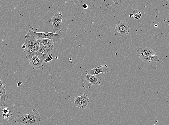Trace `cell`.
Wrapping results in <instances>:
<instances>
[{
    "label": "cell",
    "instance_id": "6da1fadb",
    "mask_svg": "<svg viewBox=\"0 0 169 125\" xmlns=\"http://www.w3.org/2000/svg\"><path fill=\"white\" fill-rule=\"evenodd\" d=\"M80 79L83 82L82 84V89L84 90L90 89V86L100 85L102 83V77L98 74L93 75L89 74L86 70L82 73Z\"/></svg>",
    "mask_w": 169,
    "mask_h": 125
},
{
    "label": "cell",
    "instance_id": "7a4b0ae2",
    "mask_svg": "<svg viewBox=\"0 0 169 125\" xmlns=\"http://www.w3.org/2000/svg\"><path fill=\"white\" fill-rule=\"evenodd\" d=\"M33 28L31 27L27 33L25 38H26L30 35L33 36L36 40L42 39H49L52 40L55 44L58 41L62 36V34H55L48 32H36L33 31Z\"/></svg>",
    "mask_w": 169,
    "mask_h": 125
},
{
    "label": "cell",
    "instance_id": "3957f363",
    "mask_svg": "<svg viewBox=\"0 0 169 125\" xmlns=\"http://www.w3.org/2000/svg\"><path fill=\"white\" fill-rule=\"evenodd\" d=\"M137 52L140 58L143 61H159V59L156 52L151 48L143 47L137 49Z\"/></svg>",
    "mask_w": 169,
    "mask_h": 125
},
{
    "label": "cell",
    "instance_id": "277c9868",
    "mask_svg": "<svg viewBox=\"0 0 169 125\" xmlns=\"http://www.w3.org/2000/svg\"><path fill=\"white\" fill-rule=\"evenodd\" d=\"M63 18L62 12H57L55 14L53 17L49 20V21L52 22L53 24V33L61 34V28L63 25Z\"/></svg>",
    "mask_w": 169,
    "mask_h": 125
},
{
    "label": "cell",
    "instance_id": "5b68a950",
    "mask_svg": "<svg viewBox=\"0 0 169 125\" xmlns=\"http://www.w3.org/2000/svg\"><path fill=\"white\" fill-rule=\"evenodd\" d=\"M130 26L127 22L121 21L117 22L114 31V34L117 36L122 37L128 35Z\"/></svg>",
    "mask_w": 169,
    "mask_h": 125
},
{
    "label": "cell",
    "instance_id": "8992f818",
    "mask_svg": "<svg viewBox=\"0 0 169 125\" xmlns=\"http://www.w3.org/2000/svg\"><path fill=\"white\" fill-rule=\"evenodd\" d=\"M25 39V44L26 45L25 48L26 58L29 60L33 55V46L35 38L33 36L30 35Z\"/></svg>",
    "mask_w": 169,
    "mask_h": 125
},
{
    "label": "cell",
    "instance_id": "52a82bcc",
    "mask_svg": "<svg viewBox=\"0 0 169 125\" xmlns=\"http://www.w3.org/2000/svg\"><path fill=\"white\" fill-rule=\"evenodd\" d=\"M28 119L30 124L34 125H40L41 121V117L38 111L33 109L28 114Z\"/></svg>",
    "mask_w": 169,
    "mask_h": 125
},
{
    "label": "cell",
    "instance_id": "ba28073f",
    "mask_svg": "<svg viewBox=\"0 0 169 125\" xmlns=\"http://www.w3.org/2000/svg\"><path fill=\"white\" fill-rule=\"evenodd\" d=\"M52 51V50L47 48L40 43V50L37 55L38 57L43 62V61L48 57L49 54H51Z\"/></svg>",
    "mask_w": 169,
    "mask_h": 125
},
{
    "label": "cell",
    "instance_id": "9c48e42d",
    "mask_svg": "<svg viewBox=\"0 0 169 125\" xmlns=\"http://www.w3.org/2000/svg\"><path fill=\"white\" fill-rule=\"evenodd\" d=\"M29 63L30 66L34 70H38L44 67L43 62L36 55H33L32 58L29 60Z\"/></svg>",
    "mask_w": 169,
    "mask_h": 125
},
{
    "label": "cell",
    "instance_id": "30bf717a",
    "mask_svg": "<svg viewBox=\"0 0 169 125\" xmlns=\"http://www.w3.org/2000/svg\"><path fill=\"white\" fill-rule=\"evenodd\" d=\"M86 71L89 74L96 75L101 73H108V66L106 65H104L100 66L98 68L94 67L93 69L88 70Z\"/></svg>",
    "mask_w": 169,
    "mask_h": 125
},
{
    "label": "cell",
    "instance_id": "8fae6325",
    "mask_svg": "<svg viewBox=\"0 0 169 125\" xmlns=\"http://www.w3.org/2000/svg\"><path fill=\"white\" fill-rule=\"evenodd\" d=\"M15 122L19 123L25 125H29L30 124L29 122L28 114L18 112L16 117L14 119Z\"/></svg>",
    "mask_w": 169,
    "mask_h": 125
},
{
    "label": "cell",
    "instance_id": "7c38bea8",
    "mask_svg": "<svg viewBox=\"0 0 169 125\" xmlns=\"http://www.w3.org/2000/svg\"><path fill=\"white\" fill-rule=\"evenodd\" d=\"M39 42L42 44L47 48L53 50L55 44L52 40L49 39H42L37 40Z\"/></svg>",
    "mask_w": 169,
    "mask_h": 125
},
{
    "label": "cell",
    "instance_id": "4fadbf2b",
    "mask_svg": "<svg viewBox=\"0 0 169 125\" xmlns=\"http://www.w3.org/2000/svg\"><path fill=\"white\" fill-rule=\"evenodd\" d=\"M40 50V43L37 40L34 39L33 46V55H37Z\"/></svg>",
    "mask_w": 169,
    "mask_h": 125
},
{
    "label": "cell",
    "instance_id": "5bb4252c",
    "mask_svg": "<svg viewBox=\"0 0 169 125\" xmlns=\"http://www.w3.org/2000/svg\"><path fill=\"white\" fill-rule=\"evenodd\" d=\"M80 98L82 100L83 108L86 109V106L88 105V103H90V101L89 98L87 94H83V95L80 96Z\"/></svg>",
    "mask_w": 169,
    "mask_h": 125
},
{
    "label": "cell",
    "instance_id": "9a60e30c",
    "mask_svg": "<svg viewBox=\"0 0 169 125\" xmlns=\"http://www.w3.org/2000/svg\"><path fill=\"white\" fill-rule=\"evenodd\" d=\"M74 102H75V106L76 107L83 108V105H82V100L80 96H78L75 98Z\"/></svg>",
    "mask_w": 169,
    "mask_h": 125
},
{
    "label": "cell",
    "instance_id": "2e32d148",
    "mask_svg": "<svg viewBox=\"0 0 169 125\" xmlns=\"http://www.w3.org/2000/svg\"><path fill=\"white\" fill-rule=\"evenodd\" d=\"M6 98V90L2 93L0 94V110H1L2 106L5 103Z\"/></svg>",
    "mask_w": 169,
    "mask_h": 125
},
{
    "label": "cell",
    "instance_id": "e0dca14e",
    "mask_svg": "<svg viewBox=\"0 0 169 125\" xmlns=\"http://www.w3.org/2000/svg\"><path fill=\"white\" fill-rule=\"evenodd\" d=\"M133 14L134 16V18L136 20H139L141 17L142 14L141 12L139 10L135 9L133 10Z\"/></svg>",
    "mask_w": 169,
    "mask_h": 125
},
{
    "label": "cell",
    "instance_id": "ac0fdd59",
    "mask_svg": "<svg viewBox=\"0 0 169 125\" xmlns=\"http://www.w3.org/2000/svg\"><path fill=\"white\" fill-rule=\"evenodd\" d=\"M53 57L51 56V54H49V56L47 57V59L43 61V63H51V61L53 60Z\"/></svg>",
    "mask_w": 169,
    "mask_h": 125
},
{
    "label": "cell",
    "instance_id": "d6986e66",
    "mask_svg": "<svg viewBox=\"0 0 169 125\" xmlns=\"http://www.w3.org/2000/svg\"><path fill=\"white\" fill-rule=\"evenodd\" d=\"M6 86L3 84L0 85V94L2 93L4 90H5Z\"/></svg>",
    "mask_w": 169,
    "mask_h": 125
},
{
    "label": "cell",
    "instance_id": "ffe728a7",
    "mask_svg": "<svg viewBox=\"0 0 169 125\" xmlns=\"http://www.w3.org/2000/svg\"><path fill=\"white\" fill-rule=\"evenodd\" d=\"M114 2L115 5H118L120 3L121 0H112Z\"/></svg>",
    "mask_w": 169,
    "mask_h": 125
},
{
    "label": "cell",
    "instance_id": "44dd1931",
    "mask_svg": "<svg viewBox=\"0 0 169 125\" xmlns=\"http://www.w3.org/2000/svg\"><path fill=\"white\" fill-rule=\"evenodd\" d=\"M82 7H83V9H88V6L87 5V4L84 3L83 5V6H82Z\"/></svg>",
    "mask_w": 169,
    "mask_h": 125
},
{
    "label": "cell",
    "instance_id": "7402d4cb",
    "mask_svg": "<svg viewBox=\"0 0 169 125\" xmlns=\"http://www.w3.org/2000/svg\"><path fill=\"white\" fill-rule=\"evenodd\" d=\"M129 17L131 18H133L134 17V16L133 13L130 14L129 15Z\"/></svg>",
    "mask_w": 169,
    "mask_h": 125
},
{
    "label": "cell",
    "instance_id": "603a6c76",
    "mask_svg": "<svg viewBox=\"0 0 169 125\" xmlns=\"http://www.w3.org/2000/svg\"><path fill=\"white\" fill-rule=\"evenodd\" d=\"M26 45L25 44V43H24V44L22 45V48L25 49V48H26Z\"/></svg>",
    "mask_w": 169,
    "mask_h": 125
},
{
    "label": "cell",
    "instance_id": "cb8c5ba5",
    "mask_svg": "<svg viewBox=\"0 0 169 125\" xmlns=\"http://www.w3.org/2000/svg\"><path fill=\"white\" fill-rule=\"evenodd\" d=\"M22 83V82H20L18 83V85H17L18 87H20V86H21V85Z\"/></svg>",
    "mask_w": 169,
    "mask_h": 125
},
{
    "label": "cell",
    "instance_id": "d4e9b609",
    "mask_svg": "<svg viewBox=\"0 0 169 125\" xmlns=\"http://www.w3.org/2000/svg\"><path fill=\"white\" fill-rule=\"evenodd\" d=\"M3 84L2 82V81H1V77H0V85H1V84Z\"/></svg>",
    "mask_w": 169,
    "mask_h": 125
},
{
    "label": "cell",
    "instance_id": "484cf974",
    "mask_svg": "<svg viewBox=\"0 0 169 125\" xmlns=\"http://www.w3.org/2000/svg\"><path fill=\"white\" fill-rule=\"evenodd\" d=\"M69 60L70 61H71L72 60V59H71V58H70L69 59Z\"/></svg>",
    "mask_w": 169,
    "mask_h": 125
}]
</instances>
